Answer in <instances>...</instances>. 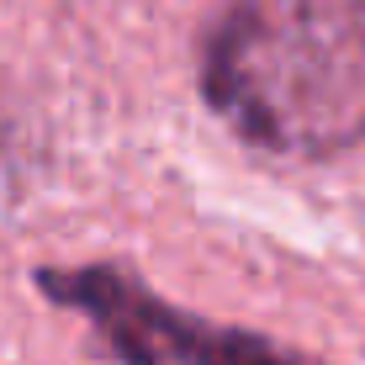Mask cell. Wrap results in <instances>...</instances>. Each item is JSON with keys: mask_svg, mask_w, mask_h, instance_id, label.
<instances>
[{"mask_svg": "<svg viewBox=\"0 0 365 365\" xmlns=\"http://www.w3.org/2000/svg\"><path fill=\"white\" fill-rule=\"evenodd\" d=\"M207 96L249 143L323 159L365 138V0H228Z\"/></svg>", "mask_w": 365, "mask_h": 365, "instance_id": "6da1fadb", "label": "cell"}]
</instances>
